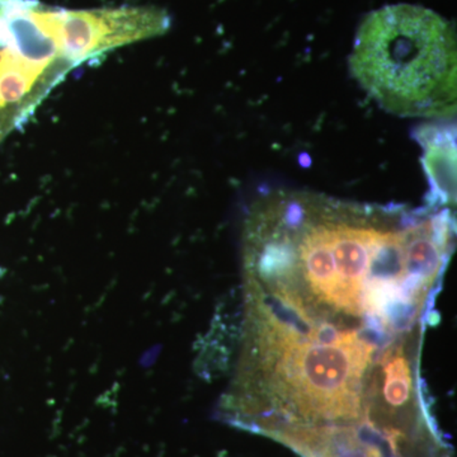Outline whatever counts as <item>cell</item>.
Wrapping results in <instances>:
<instances>
[{
	"instance_id": "cell-7",
	"label": "cell",
	"mask_w": 457,
	"mask_h": 457,
	"mask_svg": "<svg viewBox=\"0 0 457 457\" xmlns=\"http://www.w3.org/2000/svg\"><path fill=\"white\" fill-rule=\"evenodd\" d=\"M23 0H0V47L11 37V22Z\"/></svg>"
},
{
	"instance_id": "cell-1",
	"label": "cell",
	"mask_w": 457,
	"mask_h": 457,
	"mask_svg": "<svg viewBox=\"0 0 457 457\" xmlns=\"http://www.w3.org/2000/svg\"><path fill=\"white\" fill-rule=\"evenodd\" d=\"M453 233L450 210L432 204L414 210L278 189L246 215V286L297 317L396 337L422 314Z\"/></svg>"
},
{
	"instance_id": "cell-3",
	"label": "cell",
	"mask_w": 457,
	"mask_h": 457,
	"mask_svg": "<svg viewBox=\"0 0 457 457\" xmlns=\"http://www.w3.org/2000/svg\"><path fill=\"white\" fill-rule=\"evenodd\" d=\"M75 66L60 53L40 3L21 8L0 47V144L20 130Z\"/></svg>"
},
{
	"instance_id": "cell-6",
	"label": "cell",
	"mask_w": 457,
	"mask_h": 457,
	"mask_svg": "<svg viewBox=\"0 0 457 457\" xmlns=\"http://www.w3.org/2000/svg\"><path fill=\"white\" fill-rule=\"evenodd\" d=\"M381 395L387 407L404 408L411 398V369L402 347L387 352L381 362Z\"/></svg>"
},
{
	"instance_id": "cell-2",
	"label": "cell",
	"mask_w": 457,
	"mask_h": 457,
	"mask_svg": "<svg viewBox=\"0 0 457 457\" xmlns=\"http://www.w3.org/2000/svg\"><path fill=\"white\" fill-rule=\"evenodd\" d=\"M352 75L383 110L446 120L457 107V44L449 21L420 5H387L361 23Z\"/></svg>"
},
{
	"instance_id": "cell-5",
	"label": "cell",
	"mask_w": 457,
	"mask_h": 457,
	"mask_svg": "<svg viewBox=\"0 0 457 457\" xmlns=\"http://www.w3.org/2000/svg\"><path fill=\"white\" fill-rule=\"evenodd\" d=\"M417 141L422 146V164L432 191V206L455 200L456 132L449 123H427L418 130Z\"/></svg>"
},
{
	"instance_id": "cell-4",
	"label": "cell",
	"mask_w": 457,
	"mask_h": 457,
	"mask_svg": "<svg viewBox=\"0 0 457 457\" xmlns=\"http://www.w3.org/2000/svg\"><path fill=\"white\" fill-rule=\"evenodd\" d=\"M49 16L60 53L75 68L110 51L164 35L170 27L168 14L155 7H50Z\"/></svg>"
}]
</instances>
